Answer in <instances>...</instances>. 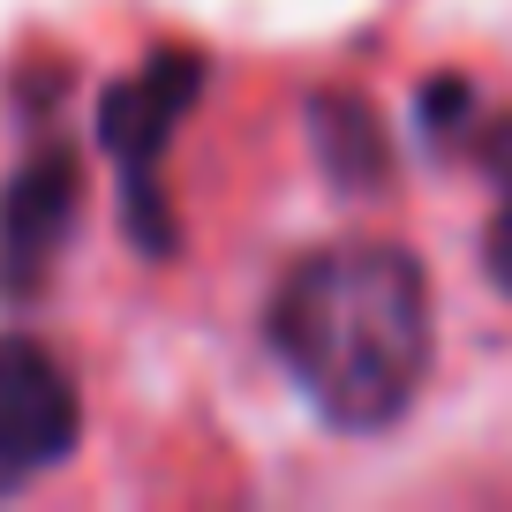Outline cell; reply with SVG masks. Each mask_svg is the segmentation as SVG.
I'll list each match as a JSON object with an SVG mask.
<instances>
[{
  "mask_svg": "<svg viewBox=\"0 0 512 512\" xmlns=\"http://www.w3.org/2000/svg\"><path fill=\"white\" fill-rule=\"evenodd\" d=\"M83 437V407L68 369L38 339H0V497L61 467Z\"/></svg>",
  "mask_w": 512,
  "mask_h": 512,
  "instance_id": "cell-2",
  "label": "cell"
},
{
  "mask_svg": "<svg viewBox=\"0 0 512 512\" xmlns=\"http://www.w3.org/2000/svg\"><path fill=\"white\" fill-rule=\"evenodd\" d=\"M76 196H83V166L68 151H38L31 166L8 174L0 189V294H38L53 249L76 226Z\"/></svg>",
  "mask_w": 512,
  "mask_h": 512,
  "instance_id": "cell-4",
  "label": "cell"
},
{
  "mask_svg": "<svg viewBox=\"0 0 512 512\" xmlns=\"http://www.w3.org/2000/svg\"><path fill=\"white\" fill-rule=\"evenodd\" d=\"M264 339L332 430H392L430 369V272L400 241L309 249L279 279Z\"/></svg>",
  "mask_w": 512,
  "mask_h": 512,
  "instance_id": "cell-1",
  "label": "cell"
},
{
  "mask_svg": "<svg viewBox=\"0 0 512 512\" xmlns=\"http://www.w3.org/2000/svg\"><path fill=\"white\" fill-rule=\"evenodd\" d=\"M196 91H204V53H189V46H166V53H151L136 76L106 83V98H98V144L121 166V181L159 174L181 113L196 106Z\"/></svg>",
  "mask_w": 512,
  "mask_h": 512,
  "instance_id": "cell-3",
  "label": "cell"
},
{
  "mask_svg": "<svg viewBox=\"0 0 512 512\" xmlns=\"http://www.w3.org/2000/svg\"><path fill=\"white\" fill-rule=\"evenodd\" d=\"M482 166H490V181H497V226H490V241H482V264H490V279L512 294V113L505 121H490V136H482Z\"/></svg>",
  "mask_w": 512,
  "mask_h": 512,
  "instance_id": "cell-6",
  "label": "cell"
},
{
  "mask_svg": "<svg viewBox=\"0 0 512 512\" xmlns=\"http://www.w3.org/2000/svg\"><path fill=\"white\" fill-rule=\"evenodd\" d=\"M415 106H422V128H430V136H452V128L467 121V106H475V91H467V76H452V68H445V76L422 83Z\"/></svg>",
  "mask_w": 512,
  "mask_h": 512,
  "instance_id": "cell-7",
  "label": "cell"
},
{
  "mask_svg": "<svg viewBox=\"0 0 512 512\" xmlns=\"http://www.w3.org/2000/svg\"><path fill=\"white\" fill-rule=\"evenodd\" d=\"M309 151H317L324 181L347 196L392 181V144H384V121L362 91H317L309 98Z\"/></svg>",
  "mask_w": 512,
  "mask_h": 512,
  "instance_id": "cell-5",
  "label": "cell"
}]
</instances>
